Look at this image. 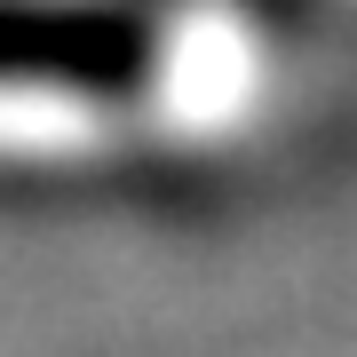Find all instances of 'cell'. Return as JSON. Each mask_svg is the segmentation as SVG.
I'll return each instance as SVG.
<instances>
[{
	"label": "cell",
	"instance_id": "cell-1",
	"mask_svg": "<svg viewBox=\"0 0 357 357\" xmlns=\"http://www.w3.org/2000/svg\"><path fill=\"white\" fill-rule=\"evenodd\" d=\"M143 32L96 0H0V79L16 88H128Z\"/></svg>",
	"mask_w": 357,
	"mask_h": 357
}]
</instances>
